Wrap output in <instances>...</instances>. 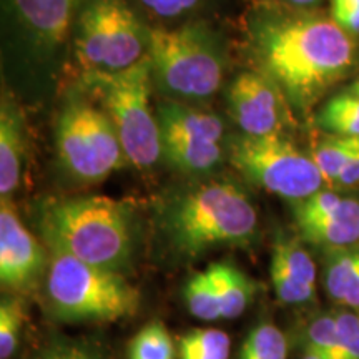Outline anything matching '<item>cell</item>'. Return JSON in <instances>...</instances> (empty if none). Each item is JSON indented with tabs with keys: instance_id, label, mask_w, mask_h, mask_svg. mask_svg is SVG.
<instances>
[{
	"instance_id": "7c38bea8",
	"label": "cell",
	"mask_w": 359,
	"mask_h": 359,
	"mask_svg": "<svg viewBox=\"0 0 359 359\" xmlns=\"http://www.w3.org/2000/svg\"><path fill=\"white\" fill-rule=\"evenodd\" d=\"M47 258L25 228L11 200L0 205V281L4 288L27 290L43 275Z\"/></svg>"
},
{
	"instance_id": "2e32d148",
	"label": "cell",
	"mask_w": 359,
	"mask_h": 359,
	"mask_svg": "<svg viewBox=\"0 0 359 359\" xmlns=\"http://www.w3.org/2000/svg\"><path fill=\"white\" fill-rule=\"evenodd\" d=\"M226 151L222 143L182 137H161V156L175 170L188 175H203L217 167Z\"/></svg>"
},
{
	"instance_id": "484cf974",
	"label": "cell",
	"mask_w": 359,
	"mask_h": 359,
	"mask_svg": "<svg viewBox=\"0 0 359 359\" xmlns=\"http://www.w3.org/2000/svg\"><path fill=\"white\" fill-rule=\"evenodd\" d=\"M308 349L320 354L323 359H349V354L341 343L334 316L323 314L308 327Z\"/></svg>"
},
{
	"instance_id": "f546056e",
	"label": "cell",
	"mask_w": 359,
	"mask_h": 359,
	"mask_svg": "<svg viewBox=\"0 0 359 359\" xmlns=\"http://www.w3.org/2000/svg\"><path fill=\"white\" fill-rule=\"evenodd\" d=\"M334 321L341 343L346 348L349 359H359V314L339 311L334 314Z\"/></svg>"
},
{
	"instance_id": "d590c367",
	"label": "cell",
	"mask_w": 359,
	"mask_h": 359,
	"mask_svg": "<svg viewBox=\"0 0 359 359\" xmlns=\"http://www.w3.org/2000/svg\"><path fill=\"white\" fill-rule=\"evenodd\" d=\"M346 90H349V92L359 97V77H358L356 80H354V82H353L351 85H349V87H348Z\"/></svg>"
},
{
	"instance_id": "f1b7e54d",
	"label": "cell",
	"mask_w": 359,
	"mask_h": 359,
	"mask_svg": "<svg viewBox=\"0 0 359 359\" xmlns=\"http://www.w3.org/2000/svg\"><path fill=\"white\" fill-rule=\"evenodd\" d=\"M210 0H140L148 12L163 20L185 19L201 11Z\"/></svg>"
},
{
	"instance_id": "4316f807",
	"label": "cell",
	"mask_w": 359,
	"mask_h": 359,
	"mask_svg": "<svg viewBox=\"0 0 359 359\" xmlns=\"http://www.w3.org/2000/svg\"><path fill=\"white\" fill-rule=\"evenodd\" d=\"M24 320L25 314L20 299H2V304H0V359H11L15 353Z\"/></svg>"
},
{
	"instance_id": "8992f818",
	"label": "cell",
	"mask_w": 359,
	"mask_h": 359,
	"mask_svg": "<svg viewBox=\"0 0 359 359\" xmlns=\"http://www.w3.org/2000/svg\"><path fill=\"white\" fill-rule=\"evenodd\" d=\"M53 311L70 321H116L132 316L140 294L116 271L52 251L45 281Z\"/></svg>"
},
{
	"instance_id": "ba28073f",
	"label": "cell",
	"mask_w": 359,
	"mask_h": 359,
	"mask_svg": "<svg viewBox=\"0 0 359 359\" xmlns=\"http://www.w3.org/2000/svg\"><path fill=\"white\" fill-rule=\"evenodd\" d=\"M72 42L83 74L127 70L147 55L148 25L127 0H88Z\"/></svg>"
},
{
	"instance_id": "83f0119b",
	"label": "cell",
	"mask_w": 359,
	"mask_h": 359,
	"mask_svg": "<svg viewBox=\"0 0 359 359\" xmlns=\"http://www.w3.org/2000/svg\"><path fill=\"white\" fill-rule=\"evenodd\" d=\"M269 275H271L273 286H275L276 296L283 303L288 304H302L311 302L316 294V286L304 285L296 278L290 276L283 269L276 266H269Z\"/></svg>"
},
{
	"instance_id": "277c9868",
	"label": "cell",
	"mask_w": 359,
	"mask_h": 359,
	"mask_svg": "<svg viewBox=\"0 0 359 359\" xmlns=\"http://www.w3.org/2000/svg\"><path fill=\"white\" fill-rule=\"evenodd\" d=\"M147 55L163 92L183 100H206L222 87L224 55L219 37L203 22L148 27Z\"/></svg>"
},
{
	"instance_id": "d6a6232c",
	"label": "cell",
	"mask_w": 359,
	"mask_h": 359,
	"mask_svg": "<svg viewBox=\"0 0 359 359\" xmlns=\"http://www.w3.org/2000/svg\"><path fill=\"white\" fill-rule=\"evenodd\" d=\"M356 185H359V150L348 160L336 182V187L339 188H351Z\"/></svg>"
},
{
	"instance_id": "8d00e7d4",
	"label": "cell",
	"mask_w": 359,
	"mask_h": 359,
	"mask_svg": "<svg viewBox=\"0 0 359 359\" xmlns=\"http://www.w3.org/2000/svg\"><path fill=\"white\" fill-rule=\"evenodd\" d=\"M303 359H323L320 354H316V353H313V351H306V354H304V358Z\"/></svg>"
},
{
	"instance_id": "e0dca14e",
	"label": "cell",
	"mask_w": 359,
	"mask_h": 359,
	"mask_svg": "<svg viewBox=\"0 0 359 359\" xmlns=\"http://www.w3.org/2000/svg\"><path fill=\"white\" fill-rule=\"evenodd\" d=\"M206 269L217 290L222 320H235L253 302L257 285L231 263H213Z\"/></svg>"
},
{
	"instance_id": "7402d4cb",
	"label": "cell",
	"mask_w": 359,
	"mask_h": 359,
	"mask_svg": "<svg viewBox=\"0 0 359 359\" xmlns=\"http://www.w3.org/2000/svg\"><path fill=\"white\" fill-rule=\"evenodd\" d=\"M288 343L283 331L273 323H259L241 344L238 359H286Z\"/></svg>"
},
{
	"instance_id": "d4e9b609",
	"label": "cell",
	"mask_w": 359,
	"mask_h": 359,
	"mask_svg": "<svg viewBox=\"0 0 359 359\" xmlns=\"http://www.w3.org/2000/svg\"><path fill=\"white\" fill-rule=\"evenodd\" d=\"M128 359H175V344L167 327L158 321L143 326L130 341Z\"/></svg>"
},
{
	"instance_id": "ac0fdd59",
	"label": "cell",
	"mask_w": 359,
	"mask_h": 359,
	"mask_svg": "<svg viewBox=\"0 0 359 359\" xmlns=\"http://www.w3.org/2000/svg\"><path fill=\"white\" fill-rule=\"evenodd\" d=\"M316 125L331 135L359 137V97L349 90L336 93L316 114Z\"/></svg>"
},
{
	"instance_id": "1f68e13d",
	"label": "cell",
	"mask_w": 359,
	"mask_h": 359,
	"mask_svg": "<svg viewBox=\"0 0 359 359\" xmlns=\"http://www.w3.org/2000/svg\"><path fill=\"white\" fill-rule=\"evenodd\" d=\"M34 359H100V356L87 344L75 343V341H60V343H53L52 346L45 348Z\"/></svg>"
},
{
	"instance_id": "e575fe53",
	"label": "cell",
	"mask_w": 359,
	"mask_h": 359,
	"mask_svg": "<svg viewBox=\"0 0 359 359\" xmlns=\"http://www.w3.org/2000/svg\"><path fill=\"white\" fill-rule=\"evenodd\" d=\"M268 2L281 4L288 7H299V8H316L323 0H268Z\"/></svg>"
},
{
	"instance_id": "836d02e7",
	"label": "cell",
	"mask_w": 359,
	"mask_h": 359,
	"mask_svg": "<svg viewBox=\"0 0 359 359\" xmlns=\"http://www.w3.org/2000/svg\"><path fill=\"white\" fill-rule=\"evenodd\" d=\"M341 304L353 309H359V269L356 271V275L351 278V281H349Z\"/></svg>"
},
{
	"instance_id": "9a60e30c",
	"label": "cell",
	"mask_w": 359,
	"mask_h": 359,
	"mask_svg": "<svg viewBox=\"0 0 359 359\" xmlns=\"http://www.w3.org/2000/svg\"><path fill=\"white\" fill-rule=\"evenodd\" d=\"M303 240L326 250L349 248L359 243V200L344 196L334 212L326 217L296 223Z\"/></svg>"
},
{
	"instance_id": "8fae6325",
	"label": "cell",
	"mask_w": 359,
	"mask_h": 359,
	"mask_svg": "<svg viewBox=\"0 0 359 359\" xmlns=\"http://www.w3.org/2000/svg\"><path fill=\"white\" fill-rule=\"evenodd\" d=\"M230 114L250 137L281 133L286 100L271 80L255 70L238 74L226 92Z\"/></svg>"
},
{
	"instance_id": "603a6c76",
	"label": "cell",
	"mask_w": 359,
	"mask_h": 359,
	"mask_svg": "<svg viewBox=\"0 0 359 359\" xmlns=\"http://www.w3.org/2000/svg\"><path fill=\"white\" fill-rule=\"evenodd\" d=\"M185 303L193 316L201 321H217L222 320V309H219L217 290H215L212 276L208 269L195 273L183 290Z\"/></svg>"
},
{
	"instance_id": "6da1fadb",
	"label": "cell",
	"mask_w": 359,
	"mask_h": 359,
	"mask_svg": "<svg viewBox=\"0 0 359 359\" xmlns=\"http://www.w3.org/2000/svg\"><path fill=\"white\" fill-rule=\"evenodd\" d=\"M245 40L251 70L271 80L302 115L343 82L359 58L356 37L318 7L258 0L246 13Z\"/></svg>"
},
{
	"instance_id": "cb8c5ba5",
	"label": "cell",
	"mask_w": 359,
	"mask_h": 359,
	"mask_svg": "<svg viewBox=\"0 0 359 359\" xmlns=\"http://www.w3.org/2000/svg\"><path fill=\"white\" fill-rule=\"evenodd\" d=\"M273 266L283 269L304 285L316 286V264L296 240H280L273 248Z\"/></svg>"
},
{
	"instance_id": "9c48e42d",
	"label": "cell",
	"mask_w": 359,
	"mask_h": 359,
	"mask_svg": "<svg viewBox=\"0 0 359 359\" xmlns=\"http://www.w3.org/2000/svg\"><path fill=\"white\" fill-rule=\"evenodd\" d=\"M228 156L248 182L291 203L306 200L325 185L313 156L299 150L283 133L236 135L228 145Z\"/></svg>"
},
{
	"instance_id": "5bb4252c",
	"label": "cell",
	"mask_w": 359,
	"mask_h": 359,
	"mask_svg": "<svg viewBox=\"0 0 359 359\" xmlns=\"http://www.w3.org/2000/svg\"><path fill=\"white\" fill-rule=\"evenodd\" d=\"M161 137H182L223 143L224 123L215 111L183 102H161L156 107Z\"/></svg>"
},
{
	"instance_id": "7a4b0ae2",
	"label": "cell",
	"mask_w": 359,
	"mask_h": 359,
	"mask_svg": "<svg viewBox=\"0 0 359 359\" xmlns=\"http://www.w3.org/2000/svg\"><path fill=\"white\" fill-rule=\"evenodd\" d=\"M39 228L50 251H60L118 273L132 262L135 226L132 210L109 196H79L45 201Z\"/></svg>"
},
{
	"instance_id": "4dcf8cb0",
	"label": "cell",
	"mask_w": 359,
	"mask_h": 359,
	"mask_svg": "<svg viewBox=\"0 0 359 359\" xmlns=\"http://www.w3.org/2000/svg\"><path fill=\"white\" fill-rule=\"evenodd\" d=\"M330 15L344 32L359 35V0H331Z\"/></svg>"
},
{
	"instance_id": "52a82bcc",
	"label": "cell",
	"mask_w": 359,
	"mask_h": 359,
	"mask_svg": "<svg viewBox=\"0 0 359 359\" xmlns=\"http://www.w3.org/2000/svg\"><path fill=\"white\" fill-rule=\"evenodd\" d=\"M55 148L62 168L85 185L102 183L127 163L118 133L93 98L70 97L55 125Z\"/></svg>"
},
{
	"instance_id": "ffe728a7",
	"label": "cell",
	"mask_w": 359,
	"mask_h": 359,
	"mask_svg": "<svg viewBox=\"0 0 359 359\" xmlns=\"http://www.w3.org/2000/svg\"><path fill=\"white\" fill-rule=\"evenodd\" d=\"M359 269V248L349 246V248L327 250L325 259V271H323V283H325L326 293L336 303L343 302V296Z\"/></svg>"
},
{
	"instance_id": "30bf717a",
	"label": "cell",
	"mask_w": 359,
	"mask_h": 359,
	"mask_svg": "<svg viewBox=\"0 0 359 359\" xmlns=\"http://www.w3.org/2000/svg\"><path fill=\"white\" fill-rule=\"evenodd\" d=\"M88 0H4L8 20L35 55H57Z\"/></svg>"
},
{
	"instance_id": "5b68a950",
	"label": "cell",
	"mask_w": 359,
	"mask_h": 359,
	"mask_svg": "<svg viewBox=\"0 0 359 359\" xmlns=\"http://www.w3.org/2000/svg\"><path fill=\"white\" fill-rule=\"evenodd\" d=\"M151 79L148 55L127 70L83 74L85 87L114 123L128 163L140 170L154 167L161 156L158 118L150 107Z\"/></svg>"
},
{
	"instance_id": "d6986e66",
	"label": "cell",
	"mask_w": 359,
	"mask_h": 359,
	"mask_svg": "<svg viewBox=\"0 0 359 359\" xmlns=\"http://www.w3.org/2000/svg\"><path fill=\"white\" fill-rule=\"evenodd\" d=\"M359 150V137L327 135L313 150V160L320 168L323 180L330 187H336L338 177L348 160Z\"/></svg>"
},
{
	"instance_id": "4fadbf2b",
	"label": "cell",
	"mask_w": 359,
	"mask_h": 359,
	"mask_svg": "<svg viewBox=\"0 0 359 359\" xmlns=\"http://www.w3.org/2000/svg\"><path fill=\"white\" fill-rule=\"evenodd\" d=\"M27 140L24 116L15 100L7 93L0 103V195L11 200L20 187L24 173Z\"/></svg>"
},
{
	"instance_id": "44dd1931",
	"label": "cell",
	"mask_w": 359,
	"mask_h": 359,
	"mask_svg": "<svg viewBox=\"0 0 359 359\" xmlns=\"http://www.w3.org/2000/svg\"><path fill=\"white\" fill-rule=\"evenodd\" d=\"M230 336L215 327L191 330L180 336V359H228L230 358Z\"/></svg>"
},
{
	"instance_id": "3957f363",
	"label": "cell",
	"mask_w": 359,
	"mask_h": 359,
	"mask_svg": "<svg viewBox=\"0 0 359 359\" xmlns=\"http://www.w3.org/2000/svg\"><path fill=\"white\" fill-rule=\"evenodd\" d=\"M161 226L175 251L195 258L219 246H250L258 215L243 188L218 180L177 193L165 205Z\"/></svg>"
}]
</instances>
